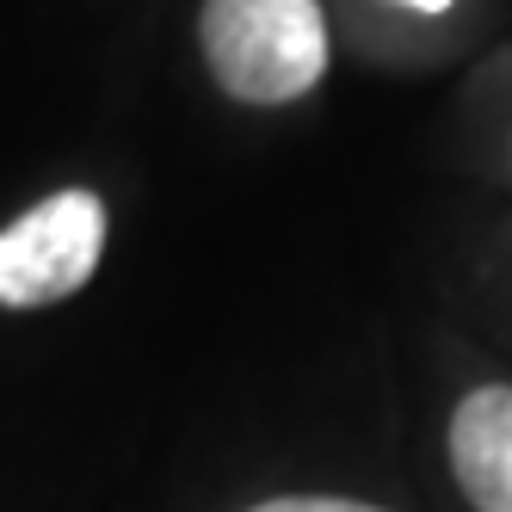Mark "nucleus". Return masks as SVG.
Listing matches in <instances>:
<instances>
[{
  "instance_id": "nucleus-3",
  "label": "nucleus",
  "mask_w": 512,
  "mask_h": 512,
  "mask_svg": "<svg viewBox=\"0 0 512 512\" xmlns=\"http://www.w3.org/2000/svg\"><path fill=\"white\" fill-rule=\"evenodd\" d=\"M445 451L475 512H512V383H482L457 401Z\"/></svg>"
},
{
  "instance_id": "nucleus-2",
  "label": "nucleus",
  "mask_w": 512,
  "mask_h": 512,
  "mask_svg": "<svg viewBox=\"0 0 512 512\" xmlns=\"http://www.w3.org/2000/svg\"><path fill=\"white\" fill-rule=\"evenodd\" d=\"M105 260V198L87 186L50 192L0 229V309H56L93 284Z\"/></svg>"
},
{
  "instance_id": "nucleus-5",
  "label": "nucleus",
  "mask_w": 512,
  "mask_h": 512,
  "mask_svg": "<svg viewBox=\"0 0 512 512\" xmlns=\"http://www.w3.org/2000/svg\"><path fill=\"white\" fill-rule=\"evenodd\" d=\"M401 7H414V13H445L451 0H401Z\"/></svg>"
},
{
  "instance_id": "nucleus-4",
  "label": "nucleus",
  "mask_w": 512,
  "mask_h": 512,
  "mask_svg": "<svg viewBox=\"0 0 512 512\" xmlns=\"http://www.w3.org/2000/svg\"><path fill=\"white\" fill-rule=\"evenodd\" d=\"M247 512H383L371 500H346V494H284V500H260Z\"/></svg>"
},
{
  "instance_id": "nucleus-1",
  "label": "nucleus",
  "mask_w": 512,
  "mask_h": 512,
  "mask_svg": "<svg viewBox=\"0 0 512 512\" xmlns=\"http://www.w3.org/2000/svg\"><path fill=\"white\" fill-rule=\"evenodd\" d=\"M198 50L229 99L290 105L327 75L321 0H204Z\"/></svg>"
}]
</instances>
